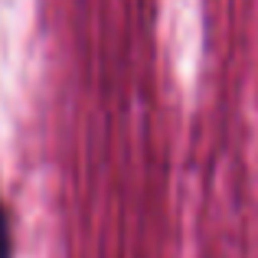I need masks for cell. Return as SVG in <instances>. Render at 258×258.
<instances>
[{
  "instance_id": "1",
  "label": "cell",
  "mask_w": 258,
  "mask_h": 258,
  "mask_svg": "<svg viewBox=\"0 0 258 258\" xmlns=\"http://www.w3.org/2000/svg\"><path fill=\"white\" fill-rule=\"evenodd\" d=\"M0 258H13V245H10V222H7L4 203H0Z\"/></svg>"
}]
</instances>
